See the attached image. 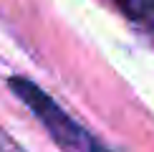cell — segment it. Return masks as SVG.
<instances>
[{"label": "cell", "instance_id": "3957f363", "mask_svg": "<svg viewBox=\"0 0 154 152\" xmlns=\"http://www.w3.org/2000/svg\"><path fill=\"white\" fill-rule=\"evenodd\" d=\"M149 18H154V0H152V8H149Z\"/></svg>", "mask_w": 154, "mask_h": 152}, {"label": "cell", "instance_id": "7a4b0ae2", "mask_svg": "<svg viewBox=\"0 0 154 152\" xmlns=\"http://www.w3.org/2000/svg\"><path fill=\"white\" fill-rule=\"evenodd\" d=\"M119 10H124L129 18H149L152 0H114Z\"/></svg>", "mask_w": 154, "mask_h": 152}, {"label": "cell", "instance_id": "277c9868", "mask_svg": "<svg viewBox=\"0 0 154 152\" xmlns=\"http://www.w3.org/2000/svg\"><path fill=\"white\" fill-rule=\"evenodd\" d=\"M0 142H3V135H0Z\"/></svg>", "mask_w": 154, "mask_h": 152}, {"label": "cell", "instance_id": "6da1fadb", "mask_svg": "<svg viewBox=\"0 0 154 152\" xmlns=\"http://www.w3.org/2000/svg\"><path fill=\"white\" fill-rule=\"evenodd\" d=\"M8 84L13 89V94L33 112V117L38 122L46 127V132L53 137V142L58 144V147L79 150V152L101 150L99 139H94L79 122H73V119L53 101V97H48L41 86H35L33 81H28V79H20V76H13Z\"/></svg>", "mask_w": 154, "mask_h": 152}]
</instances>
